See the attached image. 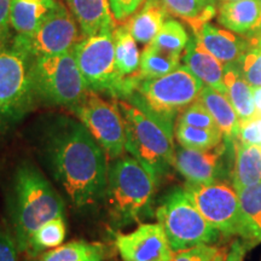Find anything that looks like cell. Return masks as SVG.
<instances>
[{
    "instance_id": "cell-43",
    "label": "cell",
    "mask_w": 261,
    "mask_h": 261,
    "mask_svg": "<svg viewBox=\"0 0 261 261\" xmlns=\"http://www.w3.org/2000/svg\"><path fill=\"white\" fill-rule=\"evenodd\" d=\"M259 33H261V27H260V31H259V32H257V33H256V34H259ZM256 34H255V35H256ZM253 37H254V35H253ZM250 38H252V37H250Z\"/></svg>"
},
{
    "instance_id": "cell-2",
    "label": "cell",
    "mask_w": 261,
    "mask_h": 261,
    "mask_svg": "<svg viewBox=\"0 0 261 261\" xmlns=\"http://www.w3.org/2000/svg\"><path fill=\"white\" fill-rule=\"evenodd\" d=\"M8 210L19 252L25 253L34 231L46 221L64 215L65 205L40 169L31 161H22L12 173Z\"/></svg>"
},
{
    "instance_id": "cell-36",
    "label": "cell",
    "mask_w": 261,
    "mask_h": 261,
    "mask_svg": "<svg viewBox=\"0 0 261 261\" xmlns=\"http://www.w3.org/2000/svg\"><path fill=\"white\" fill-rule=\"evenodd\" d=\"M112 11L116 22L127 21L136 14L145 0H109Z\"/></svg>"
},
{
    "instance_id": "cell-38",
    "label": "cell",
    "mask_w": 261,
    "mask_h": 261,
    "mask_svg": "<svg viewBox=\"0 0 261 261\" xmlns=\"http://www.w3.org/2000/svg\"><path fill=\"white\" fill-rule=\"evenodd\" d=\"M248 250V244L242 242V241L237 240L234 241L231 246L230 252L226 254L224 261H244Z\"/></svg>"
},
{
    "instance_id": "cell-31",
    "label": "cell",
    "mask_w": 261,
    "mask_h": 261,
    "mask_svg": "<svg viewBox=\"0 0 261 261\" xmlns=\"http://www.w3.org/2000/svg\"><path fill=\"white\" fill-rule=\"evenodd\" d=\"M189 41L190 37L184 25L175 19H167L163 23L161 31L150 44L169 54L182 56V52L187 48Z\"/></svg>"
},
{
    "instance_id": "cell-11",
    "label": "cell",
    "mask_w": 261,
    "mask_h": 261,
    "mask_svg": "<svg viewBox=\"0 0 261 261\" xmlns=\"http://www.w3.org/2000/svg\"><path fill=\"white\" fill-rule=\"evenodd\" d=\"M71 110L102 146L108 159L114 160L125 154V122L117 102L103 99L99 93L89 90Z\"/></svg>"
},
{
    "instance_id": "cell-21",
    "label": "cell",
    "mask_w": 261,
    "mask_h": 261,
    "mask_svg": "<svg viewBox=\"0 0 261 261\" xmlns=\"http://www.w3.org/2000/svg\"><path fill=\"white\" fill-rule=\"evenodd\" d=\"M198 99L211 113L218 128L223 133L224 139L232 140L236 138L240 129L241 119L226 94L210 86H203Z\"/></svg>"
},
{
    "instance_id": "cell-18",
    "label": "cell",
    "mask_w": 261,
    "mask_h": 261,
    "mask_svg": "<svg viewBox=\"0 0 261 261\" xmlns=\"http://www.w3.org/2000/svg\"><path fill=\"white\" fill-rule=\"evenodd\" d=\"M84 38L116 27L109 0H65Z\"/></svg>"
},
{
    "instance_id": "cell-1",
    "label": "cell",
    "mask_w": 261,
    "mask_h": 261,
    "mask_svg": "<svg viewBox=\"0 0 261 261\" xmlns=\"http://www.w3.org/2000/svg\"><path fill=\"white\" fill-rule=\"evenodd\" d=\"M39 151L52 177L81 212L104 201L108 156L80 120L55 117L39 137Z\"/></svg>"
},
{
    "instance_id": "cell-26",
    "label": "cell",
    "mask_w": 261,
    "mask_h": 261,
    "mask_svg": "<svg viewBox=\"0 0 261 261\" xmlns=\"http://www.w3.org/2000/svg\"><path fill=\"white\" fill-rule=\"evenodd\" d=\"M168 14L188 22L197 33L217 14L214 0H162Z\"/></svg>"
},
{
    "instance_id": "cell-13",
    "label": "cell",
    "mask_w": 261,
    "mask_h": 261,
    "mask_svg": "<svg viewBox=\"0 0 261 261\" xmlns=\"http://www.w3.org/2000/svg\"><path fill=\"white\" fill-rule=\"evenodd\" d=\"M115 247L123 261H172L175 254L159 223L139 224L128 233H117Z\"/></svg>"
},
{
    "instance_id": "cell-17",
    "label": "cell",
    "mask_w": 261,
    "mask_h": 261,
    "mask_svg": "<svg viewBox=\"0 0 261 261\" xmlns=\"http://www.w3.org/2000/svg\"><path fill=\"white\" fill-rule=\"evenodd\" d=\"M218 22L238 35L253 37L261 27V0L223 3L218 14Z\"/></svg>"
},
{
    "instance_id": "cell-42",
    "label": "cell",
    "mask_w": 261,
    "mask_h": 261,
    "mask_svg": "<svg viewBox=\"0 0 261 261\" xmlns=\"http://www.w3.org/2000/svg\"><path fill=\"white\" fill-rule=\"evenodd\" d=\"M221 2L225 3V2H237V0H221Z\"/></svg>"
},
{
    "instance_id": "cell-32",
    "label": "cell",
    "mask_w": 261,
    "mask_h": 261,
    "mask_svg": "<svg viewBox=\"0 0 261 261\" xmlns=\"http://www.w3.org/2000/svg\"><path fill=\"white\" fill-rule=\"evenodd\" d=\"M177 122L182 123V125L200 127V128L219 129L211 113L208 112L207 108L203 106V103L200 99L195 100L190 106L182 109L179 113Z\"/></svg>"
},
{
    "instance_id": "cell-4",
    "label": "cell",
    "mask_w": 261,
    "mask_h": 261,
    "mask_svg": "<svg viewBox=\"0 0 261 261\" xmlns=\"http://www.w3.org/2000/svg\"><path fill=\"white\" fill-rule=\"evenodd\" d=\"M159 180L133 156L114 159L108 169L104 202L117 226L125 227L143 218L154 197Z\"/></svg>"
},
{
    "instance_id": "cell-10",
    "label": "cell",
    "mask_w": 261,
    "mask_h": 261,
    "mask_svg": "<svg viewBox=\"0 0 261 261\" xmlns=\"http://www.w3.org/2000/svg\"><path fill=\"white\" fill-rule=\"evenodd\" d=\"M185 191L200 213L215 230L225 236L246 238L240 201L232 182L217 180L211 184H185Z\"/></svg>"
},
{
    "instance_id": "cell-27",
    "label": "cell",
    "mask_w": 261,
    "mask_h": 261,
    "mask_svg": "<svg viewBox=\"0 0 261 261\" xmlns=\"http://www.w3.org/2000/svg\"><path fill=\"white\" fill-rule=\"evenodd\" d=\"M180 62L181 55L169 54L152 44H148L145 45L140 56V65L136 79L140 81L163 76L177 69L180 65Z\"/></svg>"
},
{
    "instance_id": "cell-12",
    "label": "cell",
    "mask_w": 261,
    "mask_h": 261,
    "mask_svg": "<svg viewBox=\"0 0 261 261\" xmlns=\"http://www.w3.org/2000/svg\"><path fill=\"white\" fill-rule=\"evenodd\" d=\"M16 35L34 58L71 52L84 39L79 23L62 0H56L54 8L32 34Z\"/></svg>"
},
{
    "instance_id": "cell-15",
    "label": "cell",
    "mask_w": 261,
    "mask_h": 261,
    "mask_svg": "<svg viewBox=\"0 0 261 261\" xmlns=\"http://www.w3.org/2000/svg\"><path fill=\"white\" fill-rule=\"evenodd\" d=\"M181 61L182 64L198 80H201L204 86H210L226 94V86L224 81L225 64L205 50L195 35L190 38L187 48L182 52Z\"/></svg>"
},
{
    "instance_id": "cell-14",
    "label": "cell",
    "mask_w": 261,
    "mask_h": 261,
    "mask_svg": "<svg viewBox=\"0 0 261 261\" xmlns=\"http://www.w3.org/2000/svg\"><path fill=\"white\" fill-rule=\"evenodd\" d=\"M230 142L224 139L212 149H190L179 146L175 149L174 168L190 184H211L221 180L225 165L224 160Z\"/></svg>"
},
{
    "instance_id": "cell-23",
    "label": "cell",
    "mask_w": 261,
    "mask_h": 261,
    "mask_svg": "<svg viewBox=\"0 0 261 261\" xmlns=\"http://www.w3.org/2000/svg\"><path fill=\"white\" fill-rule=\"evenodd\" d=\"M56 4V0H11L10 23L19 35H29Z\"/></svg>"
},
{
    "instance_id": "cell-35",
    "label": "cell",
    "mask_w": 261,
    "mask_h": 261,
    "mask_svg": "<svg viewBox=\"0 0 261 261\" xmlns=\"http://www.w3.org/2000/svg\"><path fill=\"white\" fill-rule=\"evenodd\" d=\"M19 248L11 228L0 225V261H18Z\"/></svg>"
},
{
    "instance_id": "cell-40",
    "label": "cell",
    "mask_w": 261,
    "mask_h": 261,
    "mask_svg": "<svg viewBox=\"0 0 261 261\" xmlns=\"http://www.w3.org/2000/svg\"><path fill=\"white\" fill-rule=\"evenodd\" d=\"M249 41L250 47H261V33L254 35L252 38H247Z\"/></svg>"
},
{
    "instance_id": "cell-3",
    "label": "cell",
    "mask_w": 261,
    "mask_h": 261,
    "mask_svg": "<svg viewBox=\"0 0 261 261\" xmlns=\"http://www.w3.org/2000/svg\"><path fill=\"white\" fill-rule=\"evenodd\" d=\"M126 132V151L160 180L174 167L173 119L142 109L126 99H117Z\"/></svg>"
},
{
    "instance_id": "cell-30",
    "label": "cell",
    "mask_w": 261,
    "mask_h": 261,
    "mask_svg": "<svg viewBox=\"0 0 261 261\" xmlns=\"http://www.w3.org/2000/svg\"><path fill=\"white\" fill-rule=\"evenodd\" d=\"M174 136L179 145L198 150L212 149L224 140L220 129L200 128V127L182 125L178 122L175 125Z\"/></svg>"
},
{
    "instance_id": "cell-33",
    "label": "cell",
    "mask_w": 261,
    "mask_h": 261,
    "mask_svg": "<svg viewBox=\"0 0 261 261\" xmlns=\"http://www.w3.org/2000/svg\"><path fill=\"white\" fill-rule=\"evenodd\" d=\"M238 67L252 87L261 86V47H249L238 60Z\"/></svg>"
},
{
    "instance_id": "cell-34",
    "label": "cell",
    "mask_w": 261,
    "mask_h": 261,
    "mask_svg": "<svg viewBox=\"0 0 261 261\" xmlns=\"http://www.w3.org/2000/svg\"><path fill=\"white\" fill-rule=\"evenodd\" d=\"M220 252V248L212 246V244H200V246L177 252L172 261H214Z\"/></svg>"
},
{
    "instance_id": "cell-5",
    "label": "cell",
    "mask_w": 261,
    "mask_h": 261,
    "mask_svg": "<svg viewBox=\"0 0 261 261\" xmlns=\"http://www.w3.org/2000/svg\"><path fill=\"white\" fill-rule=\"evenodd\" d=\"M33 60L17 35L0 48V137L14 129L34 108Z\"/></svg>"
},
{
    "instance_id": "cell-24",
    "label": "cell",
    "mask_w": 261,
    "mask_h": 261,
    "mask_svg": "<svg viewBox=\"0 0 261 261\" xmlns=\"http://www.w3.org/2000/svg\"><path fill=\"white\" fill-rule=\"evenodd\" d=\"M115 45V61L119 74L125 79L136 76L140 65V54L138 42L130 34L126 23H120L113 31Z\"/></svg>"
},
{
    "instance_id": "cell-7",
    "label": "cell",
    "mask_w": 261,
    "mask_h": 261,
    "mask_svg": "<svg viewBox=\"0 0 261 261\" xmlns=\"http://www.w3.org/2000/svg\"><path fill=\"white\" fill-rule=\"evenodd\" d=\"M156 219L174 253L219 240V231L204 219L184 188L173 189L162 198L156 208Z\"/></svg>"
},
{
    "instance_id": "cell-6",
    "label": "cell",
    "mask_w": 261,
    "mask_h": 261,
    "mask_svg": "<svg viewBox=\"0 0 261 261\" xmlns=\"http://www.w3.org/2000/svg\"><path fill=\"white\" fill-rule=\"evenodd\" d=\"M114 29H104L77 42L73 54L89 90L115 99H127L136 89L132 77L119 74L115 61Z\"/></svg>"
},
{
    "instance_id": "cell-8",
    "label": "cell",
    "mask_w": 261,
    "mask_h": 261,
    "mask_svg": "<svg viewBox=\"0 0 261 261\" xmlns=\"http://www.w3.org/2000/svg\"><path fill=\"white\" fill-rule=\"evenodd\" d=\"M32 76L37 99L50 106L73 109L89 92L73 51L34 58Z\"/></svg>"
},
{
    "instance_id": "cell-25",
    "label": "cell",
    "mask_w": 261,
    "mask_h": 261,
    "mask_svg": "<svg viewBox=\"0 0 261 261\" xmlns=\"http://www.w3.org/2000/svg\"><path fill=\"white\" fill-rule=\"evenodd\" d=\"M241 214L246 230L244 241L261 242V182L237 191Z\"/></svg>"
},
{
    "instance_id": "cell-20",
    "label": "cell",
    "mask_w": 261,
    "mask_h": 261,
    "mask_svg": "<svg viewBox=\"0 0 261 261\" xmlns=\"http://www.w3.org/2000/svg\"><path fill=\"white\" fill-rule=\"evenodd\" d=\"M168 11L162 0H145L142 9L125 22L138 44L148 45L161 31L167 21Z\"/></svg>"
},
{
    "instance_id": "cell-37",
    "label": "cell",
    "mask_w": 261,
    "mask_h": 261,
    "mask_svg": "<svg viewBox=\"0 0 261 261\" xmlns=\"http://www.w3.org/2000/svg\"><path fill=\"white\" fill-rule=\"evenodd\" d=\"M10 5L11 0H0V45L4 46L11 40V23H10Z\"/></svg>"
},
{
    "instance_id": "cell-41",
    "label": "cell",
    "mask_w": 261,
    "mask_h": 261,
    "mask_svg": "<svg viewBox=\"0 0 261 261\" xmlns=\"http://www.w3.org/2000/svg\"><path fill=\"white\" fill-rule=\"evenodd\" d=\"M226 250L225 249H221V252L219 253V255H218L217 257H215L214 261H224L225 257H226Z\"/></svg>"
},
{
    "instance_id": "cell-19",
    "label": "cell",
    "mask_w": 261,
    "mask_h": 261,
    "mask_svg": "<svg viewBox=\"0 0 261 261\" xmlns=\"http://www.w3.org/2000/svg\"><path fill=\"white\" fill-rule=\"evenodd\" d=\"M230 142L233 148L230 174L236 191L261 182V145L249 144L237 138Z\"/></svg>"
},
{
    "instance_id": "cell-9",
    "label": "cell",
    "mask_w": 261,
    "mask_h": 261,
    "mask_svg": "<svg viewBox=\"0 0 261 261\" xmlns=\"http://www.w3.org/2000/svg\"><path fill=\"white\" fill-rule=\"evenodd\" d=\"M203 83L180 64L155 79L140 80L126 100L142 109L174 120V116L198 99Z\"/></svg>"
},
{
    "instance_id": "cell-16",
    "label": "cell",
    "mask_w": 261,
    "mask_h": 261,
    "mask_svg": "<svg viewBox=\"0 0 261 261\" xmlns=\"http://www.w3.org/2000/svg\"><path fill=\"white\" fill-rule=\"evenodd\" d=\"M195 37L198 39L208 52L219 60L223 64L236 63L248 48L250 47L247 38H242L236 33L217 27L208 22Z\"/></svg>"
},
{
    "instance_id": "cell-22",
    "label": "cell",
    "mask_w": 261,
    "mask_h": 261,
    "mask_svg": "<svg viewBox=\"0 0 261 261\" xmlns=\"http://www.w3.org/2000/svg\"><path fill=\"white\" fill-rule=\"evenodd\" d=\"M224 81L226 86V96L236 109L241 122L255 119L253 87L243 77L237 62L225 65Z\"/></svg>"
},
{
    "instance_id": "cell-29",
    "label": "cell",
    "mask_w": 261,
    "mask_h": 261,
    "mask_svg": "<svg viewBox=\"0 0 261 261\" xmlns=\"http://www.w3.org/2000/svg\"><path fill=\"white\" fill-rule=\"evenodd\" d=\"M65 236H67V223L64 215L54 218L34 231L24 254L31 257L41 255L42 253L63 244Z\"/></svg>"
},
{
    "instance_id": "cell-28",
    "label": "cell",
    "mask_w": 261,
    "mask_h": 261,
    "mask_svg": "<svg viewBox=\"0 0 261 261\" xmlns=\"http://www.w3.org/2000/svg\"><path fill=\"white\" fill-rule=\"evenodd\" d=\"M106 249L102 244L87 241H71L47 250L38 261H104Z\"/></svg>"
},
{
    "instance_id": "cell-39",
    "label": "cell",
    "mask_w": 261,
    "mask_h": 261,
    "mask_svg": "<svg viewBox=\"0 0 261 261\" xmlns=\"http://www.w3.org/2000/svg\"><path fill=\"white\" fill-rule=\"evenodd\" d=\"M254 106H255V119H261V86L253 87Z\"/></svg>"
},
{
    "instance_id": "cell-44",
    "label": "cell",
    "mask_w": 261,
    "mask_h": 261,
    "mask_svg": "<svg viewBox=\"0 0 261 261\" xmlns=\"http://www.w3.org/2000/svg\"><path fill=\"white\" fill-rule=\"evenodd\" d=\"M2 47H3V46H2V45H0V48H2Z\"/></svg>"
}]
</instances>
